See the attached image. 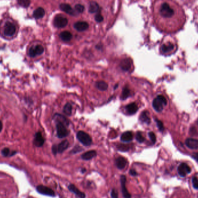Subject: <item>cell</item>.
Masks as SVG:
<instances>
[{"instance_id": "1", "label": "cell", "mask_w": 198, "mask_h": 198, "mask_svg": "<svg viewBox=\"0 0 198 198\" xmlns=\"http://www.w3.org/2000/svg\"><path fill=\"white\" fill-rule=\"evenodd\" d=\"M159 14L162 18L173 21L178 25H181L183 22V15L179 8L173 3L171 4L168 2H163L159 8Z\"/></svg>"}, {"instance_id": "2", "label": "cell", "mask_w": 198, "mask_h": 198, "mask_svg": "<svg viewBox=\"0 0 198 198\" xmlns=\"http://www.w3.org/2000/svg\"><path fill=\"white\" fill-rule=\"evenodd\" d=\"M167 104L166 99L162 95L158 96L153 100L152 106L154 109L157 112H161L163 111L164 107Z\"/></svg>"}, {"instance_id": "3", "label": "cell", "mask_w": 198, "mask_h": 198, "mask_svg": "<svg viewBox=\"0 0 198 198\" xmlns=\"http://www.w3.org/2000/svg\"><path fill=\"white\" fill-rule=\"evenodd\" d=\"M77 138L85 146H89L92 143V137L84 131H79L77 134Z\"/></svg>"}, {"instance_id": "4", "label": "cell", "mask_w": 198, "mask_h": 198, "mask_svg": "<svg viewBox=\"0 0 198 198\" xmlns=\"http://www.w3.org/2000/svg\"><path fill=\"white\" fill-rule=\"evenodd\" d=\"M36 190L39 194L43 195H46L51 197H55L56 195L55 192L53 190L42 185L38 186L36 187Z\"/></svg>"}, {"instance_id": "5", "label": "cell", "mask_w": 198, "mask_h": 198, "mask_svg": "<svg viewBox=\"0 0 198 198\" xmlns=\"http://www.w3.org/2000/svg\"><path fill=\"white\" fill-rule=\"evenodd\" d=\"M53 24L57 28H63L68 24V19L64 16L57 15L53 20Z\"/></svg>"}, {"instance_id": "6", "label": "cell", "mask_w": 198, "mask_h": 198, "mask_svg": "<svg viewBox=\"0 0 198 198\" xmlns=\"http://www.w3.org/2000/svg\"><path fill=\"white\" fill-rule=\"evenodd\" d=\"M56 130L59 138H64L69 134V131L66 128V126L62 123L57 122Z\"/></svg>"}, {"instance_id": "7", "label": "cell", "mask_w": 198, "mask_h": 198, "mask_svg": "<svg viewBox=\"0 0 198 198\" xmlns=\"http://www.w3.org/2000/svg\"><path fill=\"white\" fill-rule=\"evenodd\" d=\"M177 172L181 177H184L191 172V169L187 163H182L178 166Z\"/></svg>"}, {"instance_id": "8", "label": "cell", "mask_w": 198, "mask_h": 198, "mask_svg": "<svg viewBox=\"0 0 198 198\" xmlns=\"http://www.w3.org/2000/svg\"><path fill=\"white\" fill-rule=\"evenodd\" d=\"M44 52V48L42 45H37L31 47L28 52V55L31 57H35L42 55Z\"/></svg>"}, {"instance_id": "9", "label": "cell", "mask_w": 198, "mask_h": 198, "mask_svg": "<svg viewBox=\"0 0 198 198\" xmlns=\"http://www.w3.org/2000/svg\"><path fill=\"white\" fill-rule=\"evenodd\" d=\"M16 26L10 22H6L4 26L3 33L6 36L12 37L16 33Z\"/></svg>"}, {"instance_id": "10", "label": "cell", "mask_w": 198, "mask_h": 198, "mask_svg": "<svg viewBox=\"0 0 198 198\" xmlns=\"http://www.w3.org/2000/svg\"><path fill=\"white\" fill-rule=\"evenodd\" d=\"M120 185H121V191L123 195V197L124 198H131L132 195L130 194L129 192L126 187V177L125 175H122L120 176Z\"/></svg>"}, {"instance_id": "11", "label": "cell", "mask_w": 198, "mask_h": 198, "mask_svg": "<svg viewBox=\"0 0 198 198\" xmlns=\"http://www.w3.org/2000/svg\"><path fill=\"white\" fill-rule=\"evenodd\" d=\"M68 189L70 192L74 194L78 198H86V194L84 192L80 191L79 189L73 184H70L68 186Z\"/></svg>"}, {"instance_id": "12", "label": "cell", "mask_w": 198, "mask_h": 198, "mask_svg": "<svg viewBox=\"0 0 198 198\" xmlns=\"http://www.w3.org/2000/svg\"><path fill=\"white\" fill-rule=\"evenodd\" d=\"M60 8L62 11L66 12V13L69 15H70L72 16H75L77 15V13L75 9H73L68 3H61L60 5Z\"/></svg>"}, {"instance_id": "13", "label": "cell", "mask_w": 198, "mask_h": 198, "mask_svg": "<svg viewBox=\"0 0 198 198\" xmlns=\"http://www.w3.org/2000/svg\"><path fill=\"white\" fill-rule=\"evenodd\" d=\"M45 143V140L44 137L42 136V134L41 132H37L35 134L34 139L33 143L34 145H35L37 147H42Z\"/></svg>"}, {"instance_id": "14", "label": "cell", "mask_w": 198, "mask_h": 198, "mask_svg": "<svg viewBox=\"0 0 198 198\" xmlns=\"http://www.w3.org/2000/svg\"><path fill=\"white\" fill-rule=\"evenodd\" d=\"M74 27L78 31H84L89 28V24L85 21H78L76 22Z\"/></svg>"}, {"instance_id": "15", "label": "cell", "mask_w": 198, "mask_h": 198, "mask_svg": "<svg viewBox=\"0 0 198 198\" xmlns=\"http://www.w3.org/2000/svg\"><path fill=\"white\" fill-rule=\"evenodd\" d=\"M186 146L191 150H198V140L193 138H188L186 140Z\"/></svg>"}, {"instance_id": "16", "label": "cell", "mask_w": 198, "mask_h": 198, "mask_svg": "<svg viewBox=\"0 0 198 198\" xmlns=\"http://www.w3.org/2000/svg\"><path fill=\"white\" fill-rule=\"evenodd\" d=\"M127 160L126 158L122 156L118 157L115 161V165L116 168L120 170H122L125 168L126 165H127Z\"/></svg>"}, {"instance_id": "17", "label": "cell", "mask_w": 198, "mask_h": 198, "mask_svg": "<svg viewBox=\"0 0 198 198\" xmlns=\"http://www.w3.org/2000/svg\"><path fill=\"white\" fill-rule=\"evenodd\" d=\"M96 155H97L96 151L95 150H91L81 155V158L85 161H89L96 157Z\"/></svg>"}, {"instance_id": "18", "label": "cell", "mask_w": 198, "mask_h": 198, "mask_svg": "<svg viewBox=\"0 0 198 198\" xmlns=\"http://www.w3.org/2000/svg\"><path fill=\"white\" fill-rule=\"evenodd\" d=\"M100 8L99 4L95 2L92 1L89 5V12L91 13H100Z\"/></svg>"}, {"instance_id": "19", "label": "cell", "mask_w": 198, "mask_h": 198, "mask_svg": "<svg viewBox=\"0 0 198 198\" xmlns=\"http://www.w3.org/2000/svg\"><path fill=\"white\" fill-rule=\"evenodd\" d=\"M132 60L130 59H125L123 60L120 64V67L123 71H127L129 70L132 67Z\"/></svg>"}, {"instance_id": "20", "label": "cell", "mask_w": 198, "mask_h": 198, "mask_svg": "<svg viewBox=\"0 0 198 198\" xmlns=\"http://www.w3.org/2000/svg\"><path fill=\"white\" fill-rule=\"evenodd\" d=\"M53 118L56 120L57 122H60V123H62L63 124H64L65 126H68L69 123H70V122H69V120L66 118L65 116H64L63 115H61V114H56Z\"/></svg>"}, {"instance_id": "21", "label": "cell", "mask_w": 198, "mask_h": 198, "mask_svg": "<svg viewBox=\"0 0 198 198\" xmlns=\"http://www.w3.org/2000/svg\"><path fill=\"white\" fill-rule=\"evenodd\" d=\"M126 109L127 114L133 115L136 113V112L138 111V106L135 102L130 103L126 107Z\"/></svg>"}, {"instance_id": "22", "label": "cell", "mask_w": 198, "mask_h": 198, "mask_svg": "<svg viewBox=\"0 0 198 198\" xmlns=\"http://www.w3.org/2000/svg\"><path fill=\"white\" fill-rule=\"evenodd\" d=\"M69 146V142L67 140H64L62 142H61L59 144L57 145V153L62 154L63 153L65 150H66Z\"/></svg>"}, {"instance_id": "23", "label": "cell", "mask_w": 198, "mask_h": 198, "mask_svg": "<svg viewBox=\"0 0 198 198\" xmlns=\"http://www.w3.org/2000/svg\"><path fill=\"white\" fill-rule=\"evenodd\" d=\"M133 134L131 132H125L120 136L121 141L123 142H129L133 140Z\"/></svg>"}, {"instance_id": "24", "label": "cell", "mask_w": 198, "mask_h": 198, "mask_svg": "<svg viewBox=\"0 0 198 198\" xmlns=\"http://www.w3.org/2000/svg\"><path fill=\"white\" fill-rule=\"evenodd\" d=\"M45 14V11L44 8L39 7L36 9L33 12V16L37 19H41L44 16Z\"/></svg>"}, {"instance_id": "25", "label": "cell", "mask_w": 198, "mask_h": 198, "mask_svg": "<svg viewBox=\"0 0 198 198\" xmlns=\"http://www.w3.org/2000/svg\"><path fill=\"white\" fill-rule=\"evenodd\" d=\"M72 34L69 31H64L60 33V38L64 42H69L72 39Z\"/></svg>"}, {"instance_id": "26", "label": "cell", "mask_w": 198, "mask_h": 198, "mask_svg": "<svg viewBox=\"0 0 198 198\" xmlns=\"http://www.w3.org/2000/svg\"><path fill=\"white\" fill-rule=\"evenodd\" d=\"M140 119L141 122L149 125L151 123V119L149 116V113L148 111H143L140 117Z\"/></svg>"}, {"instance_id": "27", "label": "cell", "mask_w": 198, "mask_h": 198, "mask_svg": "<svg viewBox=\"0 0 198 198\" xmlns=\"http://www.w3.org/2000/svg\"><path fill=\"white\" fill-rule=\"evenodd\" d=\"M174 45L172 43H169L168 44H164L161 48V50L163 53H168L172 51L174 49Z\"/></svg>"}, {"instance_id": "28", "label": "cell", "mask_w": 198, "mask_h": 198, "mask_svg": "<svg viewBox=\"0 0 198 198\" xmlns=\"http://www.w3.org/2000/svg\"><path fill=\"white\" fill-rule=\"evenodd\" d=\"M96 87L98 88V89H99V90L104 91H106L108 89V84L105 82L104 81H98L96 82Z\"/></svg>"}, {"instance_id": "29", "label": "cell", "mask_w": 198, "mask_h": 198, "mask_svg": "<svg viewBox=\"0 0 198 198\" xmlns=\"http://www.w3.org/2000/svg\"><path fill=\"white\" fill-rule=\"evenodd\" d=\"M16 153H17L16 151H13V152H10V151L8 148H5L1 151V154H2V156H3L5 157L12 156Z\"/></svg>"}, {"instance_id": "30", "label": "cell", "mask_w": 198, "mask_h": 198, "mask_svg": "<svg viewBox=\"0 0 198 198\" xmlns=\"http://www.w3.org/2000/svg\"><path fill=\"white\" fill-rule=\"evenodd\" d=\"M63 112L64 113L68 115V116H70L72 114V105L70 103H67L63 108Z\"/></svg>"}, {"instance_id": "31", "label": "cell", "mask_w": 198, "mask_h": 198, "mask_svg": "<svg viewBox=\"0 0 198 198\" xmlns=\"http://www.w3.org/2000/svg\"><path fill=\"white\" fill-rule=\"evenodd\" d=\"M130 90L127 87H125L123 89V91L120 96V99L122 100H125L127 98H129V96H130Z\"/></svg>"}, {"instance_id": "32", "label": "cell", "mask_w": 198, "mask_h": 198, "mask_svg": "<svg viewBox=\"0 0 198 198\" xmlns=\"http://www.w3.org/2000/svg\"><path fill=\"white\" fill-rule=\"evenodd\" d=\"M17 1L20 6L24 8L28 7L31 2L30 0H17Z\"/></svg>"}, {"instance_id": "33", "label": "cell", "mask_w": 198, "mask_h": 198, "mask_svg": "<svg viewBox=\"0 0 198 198\" xmlns=\"http://www.w3.org/2000/svg\"><path fill=\"white\" fill-rule=\"evenodd\" d=\"M84 9L85 8H84V5H82L81 4H77L74 8V9H75L77 13H82L84 11Z\"/></svg>"}, {"instance_id": "34", "label": "cell", "mask_w": 198, "mask_h": 198, "mask_svg": "<svg viewBox=\"0 0 198 198\" xmlns=\"http://www.w3.org/2000/svg\"><path fill=\"white\" fill-rule=\"evenodd\" d=\"M136 138L137 140V141L140 143H142L145 140V138L144 137H143L142 133L140 132H138L137 133H136Z\"/></svg>"}, {"instance_id": "35", "label": "cell", "mask_w": 198, "mask_h": 198, "mask_svg": "<svg viewBox=\"0 0 198 198\" xmlns=\"http://www.w3.org/2000/svg\"><path fill=\"white\" fill-rule=\"evenodd\" d=\"M118 149L119 151H120L125 152V151H129V150L130 149V147L129 146V145L119 144V145L118 146Z\"/></svg>"}, {"instance_id": "36", "label": "cell", "mask_w": 198, "mask_h": 198, "mask_svg": "<svg viewBox=\"0 0 198 198\" xmlns=\"http://www.w3.org/2000/svg\"><path fill=\"white\" fill-rule=\"evenodd\" d=\"M192 183L193 187L195 189L198 190V178L197 177H193L192 179Z\"/></svg>"}, {"instance_id": "37", "label": "cell", "mask_w": 198, "mask_h": 198, "mask_svg": "<svg viewBox=\"0 0 198 198\" xmlns=\"http://www.w3.org/2000/svg\"><path fill=\"white\" fill-rule=\"evenodd\" d=\"M149 136H150V138L152 143L153 144H155L156 141V137L155 134L153 132H150L149 133Z\"/></svg>"}, {"instance_id": "38", "label": "cell", "mask_w": 198, "mask_h": 198, "mask_svg": "<svg viewBox=\"0 0 198 198\" xmlns=\"http://www.w3.org/2000/svg\"><path fill=\"white\" fill-rule=\"evenodd\" d=\"M111 198H118L119 195L118 191L115 189H112L111 192Z\"/></svg>"}, {"instance_id": "39", "label": "cell", "mask_w": 198, "mask_h": 198, "mask_svg": "<svg viewBox=\"0 0 198 198\" xmlns=\"http://www.w3.org/2000/svg\"><path fill=\"white\" fill-rule=\"evenodd\" d=\"M156 124H157V126H158L159 129L161 131H162V132L163 131V130H164V126H163V123H162L161 120H158V119L156 120Z\"/></svg>"}, {"instance_id": "40", "label": "cell", "mask_w": 198, "mask_h": 198, "mask_svg": "<svg viewBox=\"0 0 198 198\" xmlns=\"http://www.w3.org/2000/svg\"><path fill=\"white\" fill-rule=\"evenodd\" d=\"M95 20L98 23H100L103 20V17L100 13H98L95 15Z\"/></svg>"}, {"instance_id": "41", "label": "cell", "mask_w": 198, "mask_h": 198, "mask_svg": "<svg viewBox=\"0 0 198 198\" xmlns=\"http://www.w3.org/2000/svg\"><path fill=\"white\" fill-rule=\"evenodd\" d=\"M129 174L132 176H137L138 175V173H137V172L133 169H131L129 171Z\"/></svg>"}, {"instance_id": "42", "label": "cell", "mask_w": 198, "mask_h": 198, "mask_svg": "<svg viewBox=\"0 0 198 198\" xmlns=\"http://www.w3.org/2000/svg\"><path fill=\"white\" fill-rule=\"evenodd\" d=\"M52 152L54 155H56L57 154V145H53L52 147Z\"/></svg>"}, {"instance_id": "43", "label": "cell", "mask_w": 198, "mask_h": 198, "mask_svg": "<svg viewBox=\"0 0 198 198\" xmlns=\"http://www.w3.org/2000/svg\"><path fill=\"white\" fill-rule=\"evenodd\" d=\"M192 157L198 162V152L192 155Z\"/></svg>"}, {"instance_id": "44", "label": "cell", "mask_w": 198, "mask_h": 198, "mask_svg": "<svg viewBox=\"0 0 198 198\" xmlns=\"http://www.w3.org/2000/svg\"><path fill=\"white\" fill-rule=\"evenodd\" d=\"M86 171H87V169H85V168L81 169V172L82 173H85L86 172Z\"/></svg>"}, {"instance_id": "45", "label": "cell", "mask_w": 198, "mask_h": 198, "mask_svg": "<svg viewBox=\"0 0 198 198\" xmlns=\"http://www.w3.org/2000/svg\"><path fill=\"white\" fill-rule=\"evenodd\" d=\"M2 123L1 121L0 120V132H1V131L2 130Z\"/></svg>"}, {"instance_id": "46", "label": "cell", "mask_w": 198, "mask_h": 198, "mask_svg": "<svg viewBox=\"0 0 198 198\" xmlns=\"http://www.w3.org/2000/svg\"></svg>"}]
</instances>
